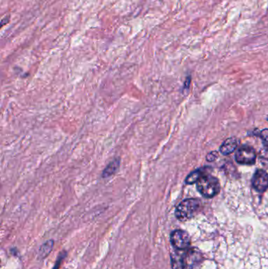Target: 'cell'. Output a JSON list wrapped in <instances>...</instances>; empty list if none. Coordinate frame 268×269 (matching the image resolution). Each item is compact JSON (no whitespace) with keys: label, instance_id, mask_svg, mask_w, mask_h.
<instances>
[{"label":"cell","instance_id":"13","mask_svg":"<svg viewBox=\"0 0 268 269\" xmlns=\"http://www.w3.org/2000/svg\"><path fill=\"white\" fill-rule=\"evenodd\" d=\"M61 259H62V257H60L59 260H57V263H56L55 267H54L53 269L59 268L60 263H61Z\"/></svg>","mask_w":268,"mask_h":269},{"label":"cell","instance_id":"12","mask_svg":"<svg viewBox=\"0 0 268 269\" xmlns=\"http://www.w3.org/2000/svg\"><path fill=\"white\" fill-rule=\"evenodd\" d=\"M218 158V153L217 151H213V152L209 153L207 155L206 158H207L208 162H214L215 160Z\"/></svg>","mask_w":268,"mask_h":269},{"label":"cell","instance_id":"10","mask_svg":"<svg viewBox=\"0 0 268 269\" xmlns=\"http://www.w3.org/2000/svg\"><path fill=\"white\" fill-rule=\"evenodd\" d=\"M53 246H54V242H53V241L50 240L46 242V243L43 244V246H42V247L40 248V256H41L43 258H45V257H47V255L51 252Z\"/></svg>","mask_w":268,"mask_h":269},{"label":"cell","instance_id":"5","mask_svg":"<svg viewBox=\"0 0 268 269\" xmlns=\"http://www.w3.org/2000/svg\"><path fill=\"white\" fill-rule=\"evenodd\" d=\"M171 242L175 249L183 250L189 247L191 240L187 232L182 230H175L171 235Z\"/></svg>","mask_w":268,"mask_h":269},{"label":"cell","instance_id":"9","mask_svg":"<svg viewBox=\"0 0 268 269\" xmlns=\"http://www.w3.org/2000/svg\"><path fill=\"white\" fill-rule=\"evenodd\" d=\"M119 161H114V162H111L109 165H108L106 169L104 170L103 176L104 177H108V176H111L116 172V169H118Z\"/></svg>","mask_w":268,"mask_h":269},{"label":"cell","instance_id":"8","mask_svg":"<svg viewBox=\"0 0 268 269\" xmlns=\"http://www.w3.org/2000/svg\"><path fill=\"white\" fill-rule=\"evenodd\" d=\"M204 175V169H197V170L193 171L186 177V183L187 184H193V183H197L200 178Z\"/></svg>","mask_w":268,"mask_h":269},{"label":"cell","instance_id":"1","mask_svg":"<svg viewBox=\"0 0 268 269\" xmlns=\"http://www.w3.org/2000/svg\"><path fill=\"white\" fill-rule=\"evenodd\" d=\"M202 203L197 198H188L179 203L175 210V217L179 221H186L191 219L198 213Z\"/></svg>","mask_w":268,"mask_h":269},{"label":"cell","instance_id":"2","mask_svg":"<svg viewBox=\"0 0 268 269\" xmlns=\"http://www.w3.org/2000/svg\"><path fill=\"white\" fill-rule=\"evenodd\" d=\"M197 188L206 197H213L219 194L220 183L219 179L211 175L205 174L197 182Z\"/></svg>","mask_w":268,"mask_h":269},{"label":"cell","instance_id":"6","mask_svg":"<svg viewBox=\"0 0 268 269\" xmlns=\"http://www.w3.org/2000/svg\"><path fill=\"white\" fill-rule=\"evenodd\" d=\"M252 186L258 192H264L268 189V173L263 169H258L252 177Z\"/></svg>","mask_w":268,"mask_h":269},{"label":"cell","instance_id":"11","mask_svg":"<svg viewBox=\"0 0 268 269\" xmlns=\"http://www.w3.org/2000/svg\"><path fill=\"white\" fill-rule=\"evenodd\" d=\"M259 137L263 140L268 147V129H263L259 132Z\"/></svg>","mask_w":268,"mask_h":269},{"label":"cell","instance_id":"3","mask_svg":"<svg viewBox=\"0 0 268 269\" xmlns=\"http://www.w3.org/2000/svg\"><path fill=\"white\" fill-rule=\"evenodd\" d=\"M180 251L183 269H200L204 261V257L199 249L188 248Z\"/></svg>","mask_w":268,"mask_h":269},{"label":"cell","instance_id":"4","mask_svg":"<svg viewBox=\"0 0 268 269\" xmlns=\"http://www.w3.org/2000/svg\"><path fill=\"white\" fill-rule=\"evenodd\" d=\"M235 159L241 165H254L256 159V151L249 146H241L237 151Z\"/></svg>","mask_w":268,"mask_h":269},{"label":"cell","instance_id":"7","mask_svg":"<svg viewBox=\"0 0 268 269\" xmlns=\"http://www.w3.org/2000/svg\"><path fill=\"white\" fill-rule=\"evenodd\" d=\"M238 147V141L236 138H229L224 141L220 147V152L224 155H228L234 152Z\"/></svg>","mask_w":268,"mask_h":269}]
</instances>
